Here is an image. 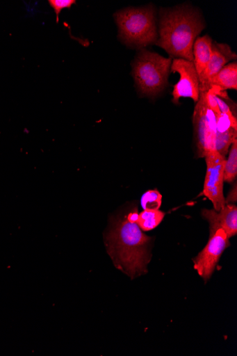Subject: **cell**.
<instances>
[{
  "label": "cell",
  "instance_id": "obj_1",
  "mask_svg": "<svg viewBox=\"0 0 237 356\" xmlns=\"http://www.w3.org/2000/svg\"><path fill=\"white\" fill-rule=\"evenodd\" d=\"M138 209L117 218L108 234V252L115 265L131 277L147 272L151 260L152 238L145 235L137 223Z\"/></svg>",
  "mask_w": 237,
  "mask_h": 356
},
{
  "label": "cell",
  "instance_id": "obj_2",
  "mask_svg": "<svg viewBox=\"0 0 237 356\" xmlns=\"http://www.w3.org/2000/svg\"><path fill=\"white\" fill-rule=\"evenodd\" d=\"M206 28L199 13L188 6L163 10L156 44L177 58L193 62V45Z\"/></svg>",
  "mask_w": 237,
  "mask_h": 356
},
{
  "label": "cell",
  "instance_id": "obj_3",
  "mask_svg": "<svg viewBox=\"0 0 237 356\" xmlns=\"http://www.w3.org/2000/svg\"><path fill=\"white\" fill-rule=\"evenodd\" d=\"M120 38L129 46L146 47L156 43L157 31L153 8H126L115 13Z\"/></svg>",
  "mask_w": 237,
  "mask_h": 356
},
{
  "label": "cell",
  "instance_id": "obj_4",
  "mask_svg": "<svg viewBox=\"0 0 237 356\" xmlns=\"http://www.w3.org/2000/svg\"><path fill=\"white\" fill-rule=\"evenodd\" d=\"M172 60L157 53L142 50L132 65V75L139 90L156 95L167 85Z\"/></svg>",
  "mask_w": 237,
  "mask_h": 356
},
{
  "label": "cell",
  "instance_id": "obj_5",
  "mask_svg": "<svg viewBox=\"0 0 237 356\" xmlns=\"http://www.w3.org/2000/svg\"><path fill=\"white\" fill-rule=\"evenodd\" d=\"M217 115L209 106L205 92H200L193 113L195 139L199 157L215 150Z\"/></svg>",
  "mask_w": 237,
  "mask_h": 356
},
{
  "label": "cell",
  "instance_id": "obj_6",
  "mask_svg": "<svg viewBox=\"0 0 237 356\" xmlns=\"http://www.w3.org/2000/svg\"><path fill=\"white\" fill-rule=\"evenodd\" d=\"M207 172L203 193L213 204L214 210L220 211L226 204L223 193L226 157L216 150L205 155Z\"/></svg>",
  "mask_w": 237,
  "mask_h": 356
},
{
  "label": "cell",
  "instance_id": "obj_7",
  "mask_svg": "<svg viewBox=\"0 0 237 356\" xmlns=\"http://www.w3.org/2000/svg\"><path fill=\"white\" fill-rule=\"evenodd\" d=\"M210 233L207 245L193 260L195 269L206 281L211 278L222 253L229 245V238L223 229L210 230Z\"/></svg>",
  "mask_w": 237,
  "mask_h": 356
},
{
  "label": "cell",
  "instance_id": "obj_8",
  "mask_svg": "<svg viewBox=\"0 0 237 356\" xmlns=\"http://www.w3.org/2000/svg\"><path fill=\"white\" fill-rule=\"evenodd\" d=\"M171 72L178 73L180 80L174 87L173 102L179 104L181 98H190L197 102L199 97V83L193 62L182 58L172 61Z\"/></svg>",
  "mask_w": 237,
  "mask_h": 356
},
{
  "label": "cell",
  "instance_id": "obj_9",
  "mask_svg": "<svg viewBox=\"0 0 237 356\" xmlns=\"http://www.w3.org/2000/svg\"><path fill=\"white\" fill-rule=\"evenodd\" d=\"M234 59H236V55L227 44L213 42L211 58L205 72L199 79V92H208L211 88L213 78L230 60Z\"/></svg>",
  "mask_w": 237,
  "mask_h": 356
},
{
  "label": "cell",
  "instance_id": "obj_10",
  "mask_svg": "<svg viewBox=\"0 0 237 356\" xmlns=\"http://www.w3.org/2000/svg\"><path fill=\"white\" fill-rule=\"evenodd\" d=\"M203 218L210 223V230L222 229L228 238L237 234V208L233 204H226L220 211L204 209Z\"/></svg>",
  "mask_w": 237,
  "mask_h": 356
},
{
  "label": "cell",
  "instance_id": "obj_11",
  "mask_svg": "<svg viewBox=\"0 0 237 356\" xmlns=\"http://www.w3.org/2000/svg\"><path fill=\"white\" fill-rule=\"evenodd\" d=\"M237 140V120L222 113L217 115L215 150L226 157L230 146Z\"/></svg>",
  "mask_w": 237,
  "mask_h": 356
},
{
  "label": "cell",
  "instance_id": "obj_12",
  "mask_svg": "<svg viewBox=\"0 0 237 356\" xmlns=\"http://www.w3.org/2000/svg\"><path fill=\"white\" fill-rule=\"evenodd\" d=\"M212 39L206 35L197 38L193 45V63L198 79L205 72L212 56Z\"/></svg>",
  "mask_w": 237,
  "mask_h": 356
},
{
  "label": "cell",
  "instance_id": "obj_13",
  "mask_svg": "<svg viewBox=\"0 0 237 356\" xmlns=\"http://www.w3.org/2000/svg\"><path fill=\"white\" fill-rule=\"evenodd\" d=\"M215 87L224 91L237 89V63L232 62L227 64L213 78L211 88Z\"/></svg>",
  "mask_w": 237,
  "mask_h": 356
},
{
  "label": "cell",
  "instance_id": "obj_14",
  "mask_svg": "<svg viewBox=\"0 0 237 356\" xmlns=\"http://www.w3.org/2000/svg\"><path fill=\"white\" fill-rule=\"evenodd\" d=\"M164 216L165 213L159 210H144L138 214L136 222L141 229L149 232L157 227Z\"/></svg>",
  "mask_w": 237,
  "mask_h": 356
},
{
  "label": "cell",
  "instance_id": "obj_15",
  "mask_svg": "<svg viewBox=\"0 0 237 356\" xmlns=\"http://www.w3.org/2000/svg\"><path fill=\"white\" fill-rule=\"evenodd\" d=\"M237 176V140L231 145L227 159H226L224 181L232 182Z\"/></svg>",
  "mask_w": 237,
  "mask_h": 356
},
{
  "label": "cell",
  "instance_id": "obj_16",
  "mask_svg": "<svg viewBox=\"0 0 237 356\" xmlns=\"http://www.w3.org/2000/svg\"><path fill=\"white\" fill-rule=\"evenodd\" d=\"M161 202V194L156 190H151L144 194L141 204L144 210H159Z\"/></svg>",
  "mask_w": 237,
  "mask_h": 356
},
{
  "label": "cell",
  "instance_id": "obj_17",
  "mask_svg": "<svg viewBox=\"0 0 237 356\" xmlns=\"http://www.w3.org/2000/svg\"><path fill=\"white\" fill-rule=\"evenodd\" d=\"M49 3L56 14L57 22H58L59 15L63 9H70L76 4L75 0H50Z\"/></svg>",
  "mask_w": 237,
  "mask_h": 356
},
{
  "label": "cell",
  "instance_id": "obj_18",
  "mask_svg": "<svg viewBox=\"0 0 237 356\" xmlns=\"http://www.w3.org/2000/svg\"><path fill=\"white\" fill-rule=\"evenodd\" d=\"M236 184H234V188L231 190L227 198L225 200V204L236 202Z\"/></svg>",
  "mask_w": 237,
  "mask_h": 356
}]
</instances>
